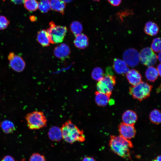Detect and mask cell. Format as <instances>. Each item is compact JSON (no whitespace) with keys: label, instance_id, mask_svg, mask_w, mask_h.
Returning <instances> with one entry per match:
<instances>
[{"label":"cell","instance_id":"obj_1","mask_svg":"<svg viewBox=\"0 0 161 161\" xmlns=\"http://www.w3.org/2000/svg\"><path fill=\"white\" fill-rule=\"evenodd\" d=\"M109 145L112 150L118 156L126 159L131 158L130 151L133 147V145L130 140L120 135H112Z\"/></svg>","mask_w":161,"mask_h":161},{"label":"cell","instance_id":"obj_14","mask_svg":"<svg viewBox=\"0 0 161 161\" xmlns=\"http://www.w3.org/2000/svg\"><path fill=\"white\" fill-rule=\"evenodd\" d=\"M137 116L135 112L131 110L125 111L122 116L123 123L134 125L137 120Z\"/></svg>","mask_w":161,"mask_h":161},{"label":"cell","instance_id":"obj_40","mask_svg":"<svg viewBox=\"0 0 161 161\" xmlns=\"http://www.w3.org/2000/svg\"></svg>","mask_w":161,"mask_h":161},{"label":"cell","instance_id":"obj_38","mask_svg":"<svg viewBox=\"0 0 161 161\" xmlns=\"http://www.w3.org/2000/svg\"><path fill=\"white\" fill-rule=\"evenodd\" d=\"M65 3H69L72 0H61Z\"/></svg>","mask_w":161,"mask_h":161},{"label":"cell","instance_id":"obj_13","mask_svg":"<svg viewBox=\"0 0 161 161\" xmlns=\"http://www.w3.org/2000/svg\"><path fill=\"white\" fill-rule=\"evenodd\" d=\"M113 67L117 73L122 75L126 74L129 70L124 61L118 58L114 59Z\"/></svg>","mask_w":161,"mask_h":161},{"label":"cell","instance_id":"obj_28","mask_svg":"<svg viewBox=\"0 0 161 161\" xmlns=\"http://www.w3.org/2000/svg\"><path fill=\"white\" fill-rule=\"evenodd\" d=\"M151 49L154 52L161 51V40L160 38H156L153 40L151 45Z\"/></svg>","mask_w":161,"mask_h":161},{"label":"cell","instance_id":"obj_33","mask_svg":"<svg viewBox=\"0 0 161 161\" xmlns=\"http://www.w3.org/2000/svg\"><path fill=\"white\" fill-rule=\"evenodd\" d=\"M82 161H96V160L93 157L87 156L83 158Z\"/></svg>","mask_w":161,"mask_h":161},{"label":"cell","instance_id":"obj_24","mask_svg":"<svg viewBox=\"0 0 161 161\" xmlns=\"http://www.w3.org/2000/svg\"><path fill=\"white\" fill-rule=\"evenodd\" d=\"M70 29L72 33L75 36L80 34L83 31V27L79 21H73L70 25Z\"/></svg>","mask_w":161,"mask_h":161},{"label":"cell","instance_id":"obj_39","mask_svg":"<svg viewBox=\"0 0 161 161\" xmlns=\"http://www.w3.org/2000/svg\"><path fill=\"white\" fill-rule=\"evenodd\" d=\"M92 0L94 1H99L100 0Z\"/></svg>","mask_w":161,"mask_h":161},{"label":"cell","instance_id":"obj_35","mask_svg":"<svg viewBox=\"0 0 161 161\" xmlns=\"http://www.w3.org/2000/svg\"><path fill=\"white\" fill-rule=\"evenodd\" d=\"M161 64L160 63L157 66V70L158 71L159 75L160 76L161 75Z\"/></svg>","mask_w":161,"mask_h":161},{"label":"cell","instance_id":"obj_18","mask_svg":"<svg viewBox=\"0 0 161 161\" xmlns=\"http://www.w3.org/2000/svg\"><path fill=\"white\" fill-rule=\"evenodd\" d=\"M159 27L155 23L151 21H149L146 23L144 28L145 33L149 35H156L159 31Z\"/></svg>","mask_w":161,"mask_h":161},{"label":"cell","instance_id":"obj_19","mask_svg":"<svg viewBox=\"0 0 161 161\" xmlns=\"http://www.w3.org/2000/svg\"><path fill=\"white\" fill-rule=\"evenodd\" d=\"M50 3L52 10L64 15L66 5L64 2L61 0H51Z\"/></svg>","mask_w":161,"mask_h":161},{"label":"cell","instance_id":"obj_7","mask_svg":"<svg viewBox=\"0 0 161 161\" xmlns=\"http://www.w3.org/2000/svg\"><path fill=\"white\" fill-rule=\"evenodd\" d=\"M139 55L140 62L147 66H152L157 61V55L150 47H147L143 49Z\"/></svg>","mask_w":161,"mask_h":161},{"label":"cell","instance_id":"obj_3","mask_svg":"<svg viewBox=\"0 0 161 161\" xmlns=\"http://www.w3.org/2000/svg\"><path fill=\"white\" fill-rule=\"evenodd\" d=\"M25 118L30 129H39L45 127L47 125V118L42 112L35 111L29 113Z\"/></svg>","mask_w":161,"mask_h":161},{"label":"cell","instance_id":"obj_26","mask_svg":"<svg viewBox=\"0 0 161 161\" xmlns=\"http://www.w3.org/2000/svg\"><path fill=\"white\" fill-rule=\"evenodd\" d=\"M104 75L103 70L99 67L94 68L92 73V78L97 81H99L102 79L104 76Z\"/></svg>","mask_w":161,"mask_h":161},{"label":"cell","instance_id":"obj_29","mask_svg":"<svg viewBox=\"0 0 161 161\" xmlns=\"http://www.w3.org/2000/svg\"><path fill=\"white\" fill-rule=\"evenodd\" d=\"M44 156L39 153H33L30 156L29 161H46Z\"/></svg>","mask_w":161,"mask_h":161},{"label":"cell","instance_id":"obj_22","mask_svg":"<svg viewBox=\"0 0 161 161\" xmlns=\"http://www.w3.org/2000/svg\"><path fill=\"white\" fill-rule=\"evenodd\" d=\"M145 75L147 79L151 82H154L157 78L159 75L158 71L155 67L150 66L147 69Z\"/></svg>","mask_w":161,"mask_h":161},{"label":"cell","instance_id":"obj_6","mask_svg":"<svg viewBox=\"0 0 161 161\" xmlns=\"http://www.w3.org/2000/svg\"><path fill=\"white\" fill-rule=\"evenodd\" d=\"M115 76L110 74H106L101 80L98 81L96 86L97 91L110 96L115 86Z\"/></svg>","mask_w":161,"mask_h":161},{"label":"cell","instance_id":"obj_23","mask_svg":"<svg viewBox=\"0 0 161 161\" xmlns=\"http://www.w3.org/2000/svg\"><path fill=\"white\" fill-rule=\"evenodd\" d=\"M149 117L151 121L154 124H159L161 123V113L157 109L152 110L150 113Z\"/></svg>","mask_w":161,"mask_h":161},{"label":"cell","instance_id":"obj_5","mask_svg":"<svg viewBox=\"0 0 161 161\" xmlns=\"http://www.w3.org/2000/svg\"><path fill=\"white\" fill-rule=\"evenodd\" d=\"M49 27L47 30L50 43L55 44L62 42L67 31L66 27L56 25L52 21L49 23Z\"/></svg>","mask_w":161,"mask_h":161},{"label":"cell","instance_id":"obj_2","mask_svg":"<svg viewBox=\"0 0 161 161\" xmlns=\"http://www.w3.org/2000/svg\"><path fill=\"white\" fill-rule=\"evenodd\" d=\"M61 129L62 138L67 143L72 144L77 141L82 142L85 140L83 131L70 120L64 123Z\"/></svg>","mask_w":161,"mask_h":161},{"label":"cell","instance_id":"obj_11","mask_svg":"<svg viewBox=\"0 0 161 161\" xmlns=\"http://www.w3.org/2000/svg\"><path fill=\"white\" fill-rule=\"evenodd\" d=\"M70 53L69 46L65 43H62L56 47L54 49V53L55 56L61 59L67 58Z\"/></svg>","mask_w":161,"mask_h":161},{"label":"cell","instance_id":"obj_15","mask_svg":"<svg viewBox=\"0 0 161 161\" xmlns=\"http://www.w3.org/2000/svg\"><path fill=\"white\" fill-rule=\"evenodd\" d=\"M37 40L43 47L48 46L51 43L49 35L47 30H41L38 32Z\"/></svg>","mask_w":161,"mask_h":161},{"label":"cell","instance_id":"obj_31","mask_svg":"<svg viewBox=\"0 0 161 161\" xmlns=\"http://www.w3.org/2000/svg\"><path fill=\"white\" fill-rule=\"evenodd\" d=\"M112 5L114 6H119L121 2V0H107Z\"/></svg>","mask_w":161,"mask_h":161},{"label":"cell","instance_id":"obj_27","mask_svg":"<svg viewBox=\"0 0 161 161\" xmlns=\"http://www.w3.org/2000/svg\"><path fill=\"white\" fill-rule=\"evenodd\" d=\"M38 8L42 13L48 12L51 9L50 2L48 0H41L38 3Z\"/></svg>","mask_w":161,"mask_h":161},{"label":"cell","instance_id":"obj_21","mask_svg":"<svg viewBox=\"0 0 161 161\" xmlns=\"http://www.w3.org/2000/svg\"><path fill=\"white\" fill-rule=\"evenodd\" d=\"M0 128L6 134L13 133L16 130L14 123L8 120H5L1 122L0 123Z\"/></svg>","mask_w":161,"mask_h":161},{"label":"cell","instance_id":"obj_9","mask_svg":"<svg viewBox=\"0 0 161 161\" xmlns=\"http://www.w3.org/2000/svg\"><path fill=\"white\" fill-rule=\"evenodd\" d=\"M123 58L127 65L131 67L137 66L140 61L138 52L134 48L126 49L123 54Z\"/></svg>","mask_w":161,"mask_h":161},{"label":"cell","instance_id":"obj_36","mask_svg":"<svg viewBox=\"0 0 161 161\" xmlns=\"http://www.w3.org/2000/svg\"><path fill=\"white\" fill-rule=\"evenodd\" d=\"M154 161H161V156L159 155L157 157Z\"/></svg>","mask_w":161,"mask_h":161},{"label":"cell","instance_id":"obj_16","mask_svg":"<svg viewBox=\"0 0 161 161\" xmlns=\"http://www.w3.org/2000/svg\"><path fill=\"white\" fill-rule=\"evenodd\" d=\"M95 101L97 104L100 106H106L110 101V97L98 91L95 92Z\"/></svg>","mask_w":161,"mask_h":161},{"label":"cell","instance_id":"obj_34","mask_svg":"<svg viewBox=\"0 0 161 161\" xmlns=\"http://www.w3.org/2000/svg\"><path fill=\"white\" fill-rule=\"evenodd\" d=\"M14 3L16 4H21L24 3L25 0H11Z\"/></svg>","mask_w":161,"mask_h":161},{"label":"cell","instance_id":"obj_8","mask_svg":"<svg viewBox=\"0 0 161 161\" xmlns=\"http://www.w3.org/2000/svg\"><path fill=\"white\" fill-rule=\"evenodd\" d=\"M9 64L11 68L15 71L20 72L25 68V63L22 58L20 55L11 52L8 56Z\"/></svg>","mask_w":161,"mask_h":161},{"label":"cell","instance_id":"obj_17","mask_svg":"<svg viewBox=\"0 0 161 161\" xmlns=\"http://www.w3.org/2000/svg\"><path fill=\"white\" fill-rule=\"evenodd\" d=\"M74 43L78 48L84 49L88 45V38L86 35L80 34L76 36Z\"/></svg>","mask_w":161,"mask_h":161},{"label":"cell","instance_id":"obj_4","mask_svg":"<svg viewBox=\"0 0 161 161\" xmlns=\"http://www.w3.org/2000/svg\"><path fill=\"white\" fill-rule=\"evenodd\" d=\"M152 87L148 83L142 81L137 85L131 86L129 92L134 98L140 101L149 96Z\"/></svg>","mask_w":161,"mask_h":161},{"label":"cell","instance_id":"obj_30","mask_svg":"<svg viewBox=\"0 0 161 161\" xmlns=\"http://www.w3.org/2000/svg\"><path fill=\"white\" fill-rule=\"evenodd\" d=\"M10 23L9 21L4 16H0V30H3L6 29Z\"/></svg>","mask_w":161,"mask_h":161},{"label":"cell","instance_id":"obj_10","mask_svg":"<svg viewBox=\"0 0 161 161\" xmlns=\"http://www.w3.org/2000/svg\"><path fill=\"white\" fill-rule=\"evenodd\" d=\"M120 135L127 139L134 138L136 134V130L134 125H130L123 123L118 126Z\"/></svg>","mask_w":161,"mask_h":161},{"label":"cell","instance_id":"obj_20","mask_svg":"<svg viewBox=\"0 0 161 161\" xmlns=\"http://www.w3.org/2000/svg\"><path fill=\"white\" fill-rule=\"evenodd\" d=\"M48 136L52 141L56 142L60 141L62 138L61 129L56 126L51 127L49 131Z\"/></svg>","mask_w":161,"mask_h":161},{"label":"cell","instance_id":"obj_12","mask_svg":"<svg viewBox=\"0 0 161 161\" xmlns=\"http://www.w3.org/2000/svg\"><path fill=\"white\" fill-rule=\"evenodd\" d=\"M127 79L130 84L132 86L137 85L142 81V77L139 72L132 69L126 74Z\"/></svg>","mask_w":161,"mask_h":161},{"label":"cell","instance_id":"obj_32","mask_svg":"<svg viewBox=\"0 0 161 161\" xmlns=\"http://www.w3.org/2000/svg\"><path fill=\"white\" fill-rule=\"evenodd\" d=\"M1 161H15V160L12 156L7 155L4 156Z\"/></svg>","mask_w":161,"mask_h":161},{"label":"cell","instance_id":"obj_37","mask_svg":"<svg viewBox=\"0 0 161 161\" xmlns=\"http://www.w3.org/2000/svg\"><path fill=\"white\" fill-rule=\"evenodd\" d=\"M157 58L159 60L160 62L161 61V52H159L158 55H157Z\"/></svg>","mask_w":161,"mask_h":161},{"label":"cell","instance_id":"obj_25","mask_svg":"<svg viewBox=\"0 0 161 161\" xmlns=\"http://www.w3.org/2000/svg\"><path fill=\"white\" fill-rule=\"evenodd\" d=\"M25 7L29 11H35L38 8V3L36 0H25L24 2Z\"/></svg>","mask_w":161,"mask_h":161}]
</instances>
